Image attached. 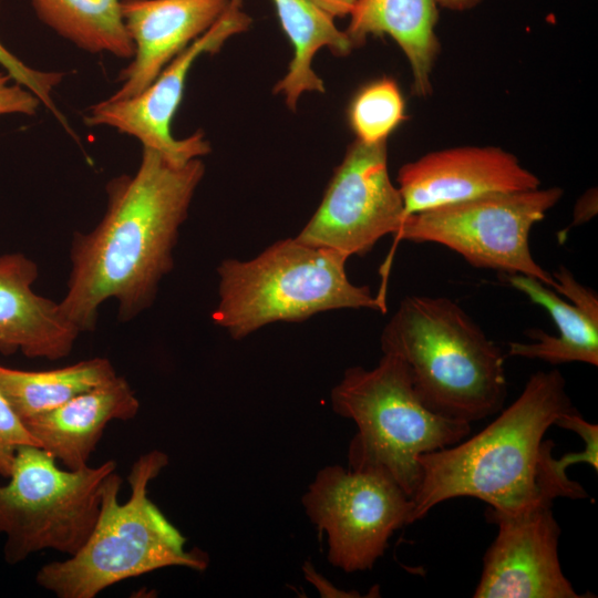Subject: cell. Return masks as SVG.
I'll return each instance as SVG.
<instances>
[{
  "label": "cell",
  "instance_id": "27",
  "mask_svg": "<svg viewBox=\"0 0 598 598\" xmlns=\"http://www.w3.org/2000/svg\"><path fill=\"white\" fill-rule=\"evenodd\" d=\"M317 7L331 17L349 16L357 0H311Z\"/></svg>",
  "mask_w": 598,
  "mask_h": 598
},
{
  "label": "cell",
  "instance_id": "8",
  "mask_svg": "<svg viewBox=\"0 0 598 598\" xmlns=\"http://www.w3.org/2000/svg\"><path fill=\"white\" fill-rule=\"evenodd\" d=\"M561 196L559 187L488 194L409 215L394 236L442 245L474 267L533 277L555 290L551 272L532 255L529 234Z\"/></svg>",
  "mask_w": 598,
  "mask_h": 598
},
{
  "label": "cell",
  "instance_id": "18",
  "mask_svg": "<svg viewBox=\"0 0 598 598\" xmlns=\"http://www.w3.org/2000/svg\"><path fill=\"white\" fill-rule=\"evenodd\" d=\"M437 7L435 0H357L344 32L353 48L363 44L369 35L391 37L410 63L413 93L427 96L441 50L435 32Z\"/></svg>",
  "mask_w": 598,
  "mask_h": 598
},
{
  "label": "cell",
  "instance_id": "19",
  "mask_svg": "<svg viewBox=\"0 0 598 598\" xmlns=\"http://www.w3.org/2000/svg\"><path fill=\"white\" fill-rule=\"evenodd\" d=\"M281 27L291 42L293 56L288 72L276 84L289 109L295 110L303 92H324L322 80L312 70L315 54L328 48L338 56L348 55L353 48L344 31L339 30L333 17L311 0H272Z\"/></svg>",
  "mask_w": 598,
  "mask_h": 598
},
{
  "label": "cell",
  "instance_id": "22",
  "mask_svg": "<svg viewBox=\"0 0 598 598\" xmlns=\"http://www.w3.org/2000/svg\"><path fill=\"white\" fill-rule=\"evenodd\" d=\"M402 92L393 79L381 78L363 85L348 107V121L355 140L365 143L388 141L406 118Z\"/></svg>",
  "mask_w": 598,
  "mask_h": 598
},
{
  "label": "cell",
  "instance_id": "5",
  "mask_svg": "<svg viewBox=\"0 0 598 598\" xmlns=\"http://www.w3.org/2000/svg\"><path fill=\"white\" fill-rule=\"evenodd\" d=\"M348 258L287 238L252 259H226L217 268L219 302L212 319L239 340L271 322H299L328 310L385 312L384 296L349 280Z\"/></svg>",
  "mask_w": 598,
  "mask_h": 598
},
{
  "label": "cell",
  "instance_id": "10",
  "mask_svg": "<svg viewBox=\"0 0 598 598\" xmlns=\"http://www.w3.org/2000/svg\"><path fill=\"white\" fill-rule=\"evenodd\" d=\"M404 219L402 196L388 171L386 141L354 140L296 238L347 257L364 256L382 237L395 235Z\"/></svg>",
  "mask_w": 598,
  "mask_h": 598
},
{
  "label": "cell",
  "instance_id": "24",
  "mask_svg": "<svg viewBox=\"0 0 598 598\" xmlns=\"http://www.w3.org/2000/svg\"><path fill=\"white\" fill-rule=\"evenodd\" d=\"M39 446L0 389V475L8 478L20 446Z\"/></svg>",
  "mask_w": 598,
  "mask_h": 598
},
{
  "label": "cell",
  "instance_id": "20",
  "mask_svg": "<svg viewBox=\"0 0 598 598\" xmlns=\"http://www.w3.org/2000/svg\"><path fill=\"white\" fill-rule=\"evenodd\" d=\"M116 375L112 362L101 357L45 371L18 370L0 364V389L23 422L56 409Z\"/></svg>",
  "mask_w": 598,
  "mask_h": 598
},
{
  "label": "cell",
  "instance_id": "28",
  "mask_svg": "<svg viewBox=\"0 0 598 598\" xmlns=\"http://www.w3.org/2000/svg\"><path fill=\"white\" fill-rule=\"evenodd\" d=\"M439 7L453 11H465L477 6L482 0H435Z\"/></svg>",
  "mask_w": 598,
  "mask_h": 598
},
{
  "label": "cell",
  "instance_id": "12",
  "mask_svg": "<svg viewBox=\"0 0 598 598\" xmlns=\"http://www.w3.org/2000/svg\"><path fill=\"white\" fill-rule=\"evenodd\" d=\"M498 533L483 557L475 598H579L561 570L560 527L551 506L505 516L487 509Z\"/></svg>",
  "mask_w": 598,
  "mask_h": 598
},
{
  "label": "cell",
  "instance_id": "13",
  "mask_svg": "<svg viewBox=\"0 0 598 598\" xmlns=\"http://www.w3.org/2000/svg\"><path fill=\"white\" fill-rule=\"evenodd\" d=\"M398 188L404 217L475 197L534 189L538 177L497 146H457L427 153L401 166Z\"/></svg>",
  "mask_w": 598,
  "mask_h": 598
},
{
  "label": "cell",
  "instance_id": "26",
  "mask_svg": "<svg viewBox=\"0 0 598 598\" xmlns=\"http://www.w3.org/2000/svg\"><path fill=\"white\" fill-rule=\"evenodd\" d=\"M597 213L596 192L586 193L575 207L571 226L580 225L590 219Z\"/></svg>",
  "mask_w": 598,
  "mask_h": 598
},
{
  "label": "cell",
  "instance_id": "4",
  "mask_svg": "<svg viewBox=\"0 0 598 598\" xmlns=\"http://www.w3.org/2000/svg\"><path fill=\"white\" fill-rule=\"evenodd\" d=\"M167 464L162 451L142 454L127 476L131 495L124 503L118 502L122 478L111 473L87 538L69 558L42 566L38 585L59 598H94L120 581L164 567L205 570L208 556L186 550L185 537L148 496L150 483Z\"/></svg>",
  "mask_w": 598,
  "mask_h": 598
},
{
  "label": "cell",
  "instance_id": "1",
  "mask_svg": "<svg viewBox=\"0 0 598 598\" xmlns=\"http://www.w3.org/2000/svg\"><path fill=\"white\" fill-rule=\"evenodd\" d=\"M204 173L200 158L176 166L143 147L135 173L107 183L102 219L72 238L71 270L59 301L80 332L95 329L99 309L110 299L124 322L152 307L174 267L179 228Z\"/></svg>",
  "mask_w": 598,
  "mask_h": 598
},
{
  "label": "cell",
  "instance_id": "17",
  "mask_svg": "<svg viewBox=\"0 0 598 598\" xmlns=\"http://www.w3.org/2000/svg\"><path fill=\"white\" fill-rule=\"evenodd\" d=\"M140 401L120 375L43 414L23 421L39 446L69 470L89 465V458L114 420L136 416Z\"/></svg>",
  "mask_w": 598,
  "mask_h": 598
},
{
  "label": "cell",
  "instance_id": "6",
  "mask_svg": "<svg viewBox=\"0 0 598 598\" xmlns=\"http://www.w3.org/2000/svg\"><path fill=\"white\" fill-rule=\"evenodd\" d=\"M331 405L358 426L349 445V468L383 472L410 497L421 478L419 457L456 444L471 432L470 423L430 410L404 362L389 353L372 369H347L331 391Z\"/></svg>",
  "mask_w": 598,
  "mask_h": 598
},
{
  "label": "cell",
  "instance_id": "11",
  "mask_svg": "<svg viewBox=\"0 0 598 598\" xmlns=\"http://www.w3.org/2000/svg\"><path fill=\"white\" fill-rule=\"evenodd\" d=\"M250 23L251 19L241 10V0H230L215 24L173 59L147 87L131 97H109L93 104L84 116V123L130 135L176 166L207 155L210 144L203 132L177 140L171 132L172 121L195 60L203 53L217 52L228 38L246 31Z\"/></svg>",
  "mask_w": 598,
  "mask_h": 598
},
{
  "label": "cell",
  "instance_id": "15",
  "mask_svg": "<svg viewBox=\"0 0 598 598\" xmlns=\"http://www.w3.org/2000/svg\"><path fill=\"white\" fill-rule=\"evenodd\" d=\"M555 290L525 275H507L508 282L551 316L557 336L532 330L534 342H511L507 355L539 359L550 364H598V298L560 266L554 271Z\"/></svg>",
  "mask_w": 598,
  "mask_h": 598
},
{
  "label": "cell",
  "instance_id": "23",
  "mask_svg": "<svg viewBox=\"0 0 598 598\" xmlns=\"http://www.w3.org/2000/svg\"><path fill=\"white\" fill-rule=\"evenodd\" d=\"M0 65L14 82L32 92L40 100L41 104L49 109L58 121L69 130L66 121L56 109L52 99L54 87L62 81V73L39 71L27 65L12 54L1 42Z\"/></svg>",
  "mask_w": 598,
  "mask_h": 598
},
{
  "label": "cell",
  "instance_id": "21",
  "mask_svg": "<svg viewBox=\"0 0 598 598\" xmlns=\"http://www.w3.org/2000/svg\"><path fill=\"white\" fill-rule=\"evenodd\" d=\"M120 3L121 0H32L40 20L79 49L131 59L134 47Z\"/></svg>",
  "mask_w": 598,
  "mask_h": 598
},
{
  "label": "cell",
  "instance_id": "16",
  "mask_svg": "<svg viewBox=\"0 0 598 598\" xmlns=\"http://www.w3.org/2000/svg\"><path fill=\"white\" fill-rule=\"evenodd\" d=\"M38 276L37 264L23 254L0 256V353L60 360L81 332L59 302L34 292Z\"/></svg>",
  "mask_w": 598,
  "mask_h": 598
},
{
  "label": "cell",
  "instance_id": "9",
  "mask_svg": "<svg viewBox=\"0 0 598 598\" xmlns=\"http://www.w3.org/2000/svg\"><path fill=\"white\" fill-rule=\"evenodd\" d=\"M328 536V560L347 573L373 567L393 533L413 523L411 497L385 473L326 466L302 497Z\"/></svg>",
  "mask_w": 598,
  "mask_h": 598
},
{
  "label": "cell",
  "instance_id": "14",
  "mask_svg": "<svg viewBox=\"0 0 598 598\" xmlns=\"http://www.w3.org/2000/svg\"><path fill=\"white\" fill-rule=\"evenodd\" d=\"M230 0H121V16L134 47L112 99L131 97L224 14Z\"/></svg>",
  "mask_w": 598,
  "mask_h": 598
},
{
  "label": "cell",
  "instance_id": "25",
  "mask_svg": "<svg viewBox=\"0 0 598 598\" xmlns=\"http://www.w3.org/2000/svg\"><path fill=\"white\" fill-rule=\"evenodd\" d=\"M40 104L32 92L14 82L8 73L0 72V115H34Z\"/></svg>",
  "mask_w": 598,
  "mask_h": 598
},
{
  "label": "cell",
  "instance_id": "3",
  "mask_svg": "<svg viewBox=\"0 0 598 598\" xmlns=\"http://www.w3.org/2000/svg\"><path fill=\"white\" fill-rule=\"evenodd\" d=\"M433 412L466 423L498 413L507 396L505 355L455 301L408 296L381 333Z\"/></svg>",
  "mask_w": 598,
  "mask_h": 598
},
{
  "label": "cell",
  "instance_id": "7",
  "mask_svg": "<svg viewBox=\"0 0 598 598\" xmlns=\"http://www.w3.org/2000/svg\"><path fill=\"white\" fill-rule=\"evenodd\" d=\"M55 461L40 446H20L9 482L0 485V534L6 535L3 554L11 565L44 549L75 554L96 522L115 462L61 470Z\"/></svg>",
  "mask_w": 598,
  "mask_h": 598
},
{
  "label": "cell",
  "instance_id": "2",
  "mask_svg": "<svg viewBox=\"0 0 598 598\" xmlns=\"http://www.w3.org/2000/svg\"><path fill=\"white\" fill-rule=\"evenodd\" d=\"M574 409L558 370L532 374L518 398L482 431L419 457L413 523L455 497L478 498L505 516L551 506L556 497H582L578 482L555 473L554 442L543 440L558 417Z\"/></svg>",
  "mask_w": 598,
  "mask_h": 598
}]
</instances>
